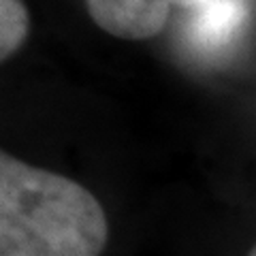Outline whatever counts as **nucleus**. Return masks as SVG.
I'll return each instance as SVG.
<instances>
[{"mask_svg": "<svg viewBox=\"0 0 256 256\" xmlns=\"http://www.w3.org/2000/svg\"><path fill=\"white\" fill-rule=\"evenodd\" d=\"M107 235L92 192L0 154V256H98Z\"/></svg>", "mask_w": 256, "mask_h": 256, "instance_id": "obj_1", "label": "nucleus"}, {"mask_svg": "<svg viewBox=\"0 0 256 256\" xmlns=\"http://www.w3.org/2000/svg\"><path fill=\"white\" fill-rule=\"evenodd\" d=\"M171 0H88L90 18L120 38H150L169 18Z\"/></svg>", "mask_w": 256, "mask_h": 256, "instance_id": "obj_2", "label": "nucleus"}, {"mask_svg": "<svg viewBox=\"0 0 256 256\" xmlns=\"http://www.w3.org/2000/svg\"><path fill=\"white\" fill-rule=\"evenodd\" d=\"M246 20L248 6L244 0H212L194 11L188 36L201 52H222L237 38Z\"/></svg>", "mask_w": 256, "mask_h": 256, "instance_id": "obj_3", "label": "nucleus"}, {"mask_svg": "<svg viewBox=\"0 0 256 256\" xmlns=\"http://www.w3.org/2000/svg\"><path fill=\"white\" fill-rule=\"evenodd\" d=\"M28 36V11L22 0H0V58L6 60Z\"/></svg>", "mask_w": 256, "mask_h": 256, "instance_id": "obj_4", "label": "nucleus"}, {"mask_svg": "<svg viewBox=\"0 0 256 256\" xmlns=\"http://www.w3.org/2000/svg\"><path fill=\"white\" fill-rule=\"evenodd\" d=\"M171 2L180 4V6H186V9H201V6L212 2V0H171Z\"/></svg>", "mask_w": 256, "mask_h": 256, "instance_id": "obj_5", "label": "nucleus"}, {"mask_svg": "<svg viewBox=\"0 0 256 256\" xmlns=\"http://www.w3.org/2000/svg\"><path fill=\"white\" fill-rule=\"evenodd\" d=\"M248 256H256V244H254V248L250 250V254H248Z\"/></svg>", "mask_w": 256, "mask_h": 256, "instance_id": "obj_6", "label": "nucleus"}]
</instances>
